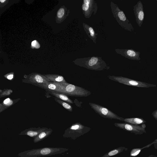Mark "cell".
I'll return each mask as SVG.
<instances>
[{
	"label": "cell",
	"instance_id": "1",
	"mask_svg": "<svg viewBox=\"0 0 157 157\" xmlns=\"http://www.w3.org/2000/svg\"><path fill=\"white\" fill-rule=\"evenodd\" d=\"M73 62L77 66L90 70L102 71L109 68L101 57L93 56L77 58Z\"/></svg>",
	"mask_w": 157,
	"mask_h": 157
},
{
	"label": "cell",
	"instance_id": "2",
	"mask_svg": "<svg viewBox=\"0 0 157 157\" xmlns=\"http://www.w3.org/2000/svg\"><path fill=\"white\" fill-rule=\"evenodd\" d=\"M68 150L63 147H44L21 152L17 156L20 157H41L61 154Z\"/></svg>",
	"mask_w": 157,
	"mask_h": 157
},
{
	"label": "cell",
	"instance_id": "3",
	"mask_svg": "<svg viewBox=\"0 0 157 157\" xmlns=\"http://www.w3.org/2000/svg\"><path fill=\"white\" fill-rule=\"evenodd\" d=\"M60 86L61 93L67 96L76 97H87L91 92L81 87L67 82H57Z\"/></svg>",
	"mask_w": 157,
	"mask_h": 157
},
{
	"label": "cell",
	"instance_id": "4",
	"mask_svg": "<svg viewBox=\"0 0 157 157\" xmlns=\"http://www.w3.org/2000/svg\"><path fill=\"white\" fill-rule=\"evenodd\" d=\"M110 6L113 16L119 25L127 31L133 32L134 28L124 12L113 2H111Z\"/></svg>",
	"mask_w": 157,
	"mask_h": 157
},
{
	"label": "cell",
	"instance_id": "5",
	"mask_svg": "<svg viewBox=\"0 0 157 157\" xmlns=\"http://www.w3.org/2000/svg\"><path fill=\"white\" fill-rule=\"evenodd\" d=\"M90 129V128L85 126L80 123H76L65 131L63 136L75 139L87 132Z\"/></svg>",
	"mask_w": 157,
	"mask_h": 157
},
{
	"label": "cell",
	"instance_id": "6",
	"mask_svg": "<svg viewBox=\"0 0 157 157\" xmlns=\"http://www.w3.org/2000/svg\"><path fill=\"white\" fill-rule=\"evenodd\" d=\"M108 77L112 80L129 86L146 88L156 87L157 86L156 85L137 81L122 76L109 75Z\"/></svg>",
	"mask_w": 157,
	"mask_h": 157
},
{
	"label": "cell",
	"instance_id": "7",
	"mask_svg": "<svg viewBox=\"0 0 157 157\" xmlns=\"http://www.w3.org/2000/svg\"><path fill=\"white\" fill-rule=\"evenodd\" d=\"M89 104L91 108L102 117L124 121V118L118 116L105 107L91 102H90Z\"/></svg>",
	"mask_w": 157,
	"mask_h": 157
},
{
	"label": "cell",
	"instance_id": "8",
	"mask_svg": "<svg viewBox=\"0 0 157 157\" xmlns=\"http://www.w3.org/2000/svg\"><path fill=\"white\" fill-rule=\"evenodd\" d=\"M82 9L85 17L89 18L92 13L94 15L96 13L97 4L94 0H84L82 5Z\"/></svg>",
	"mask_w": 157,
	"mask_h": 157
},
{
	"label": "cell",
	"instance_id": "9",
	"mask_svg": "<svg viewBox=\"0 0 157 157\" xmlns=\"http://www.w3.org/2000/svg\"><path fill=\"white\" fill-rule=\"evenodd\" d=\"M22 82L25 83L36 84L46 83L50 81L44 75L37 73H33L27 75L25 79H22Z\"/></svg>",
	"mask_w": 157,
	"mask_h": 157
},
{
	"label": "cell",
	"instance_id": "10",
	"mask_svg": "<svg viewBox=\"0 0 157 157\" xmlns=\"http://www.w3.org/2000/svg\"><path fill=\"white\" fill-rule=\"evenodd\" d=\"M114 125L116 127L124 130L133 132H140L145 131V125L144 124L141 126L128 123H115Z\"/></svg>",
	"mask_w": 157,
	"mask_h": 157
},
{
	"label": "cell",
	"instance_id": "11",
	"mask_svg": "<svg viewBox=\"0 0 157 157\" xmlns=\"http://www.w3.org/2000/svg\"><path fill=\"white\" fill-rule=\"evenodd\" d=\"M115 52L129 59L139 60L140 59V52L133 49H116Z\"/></svg>",
	"mask_w": 157,
	"mask_h": 157
},
{
	"label": "cell",
	"instance_id": "12",
	"mask_svg": "<svg viewBox=\"0 0 157 157\" xmlns=\"http://www.w3.org/2000/svg\"><path fill=\"white\" fill-rule=\"evenodd\" d=\"M136 22L140 27L141 26L144 19V13L143 4L140 1H138L133 8Z\"/></svg>",
	"mask_w": 157,
	"mask_h": 157
},
{
	"label": "cell",
	"instance_id": "13",
	"mask_svg": "<svg viewBox=\"0 0 157 157\" xmlns=\"http://www.w3.org/2000/svg\"><path fill=\"white\" fill-rule=\"evenodd\" d=\"M34 85L49 91L61 93L60 87L57 82H50L46 83L36 84Z\"/></svg>",
	"mask_w": 157,
	"mask_h": 157
},
{
	"label": "cell",
	"instance_id": "14",
	"mask_svg": "<svg viewBox=\"0 0 157 157\" xmlns=\"http://www.w3.org/2000/svg\"><path fill=\"white\" fill-rule=\"evenodd\" d=\"M48 129L47 128H31L21 132L19 135H26L34 138L40 132Z\"/></svg>",
	"mask_w": 157,
	"mask_h": 157
},
{
	"label": "cell",
	"instance_id": "15",
	"mask_svg": "<svg viewBox=\"0 0 157 157\" xmlns=\"http://www.w3.org/2000/svg\"><path fill=\"white\" fill-rule=\"evenodd\" d=\"M70 13L69 10H67L64 6H61L58 10L56 19V21L58 23H60L66 18Z\"/></svg>",
	"mask_w": 157,
	"mask_h": 157
},
{
	"label": "cell",
	"instance_id": "16",
	"mask_svg": "<svg viewBox=\"0 0 157 157\" xmlns=\"http://www.w3.org/2000/svg\"><path fill=\"white\" fill-rule=\"evenodd\" d=\"M82 25L84 29L88 36L96 44L97 42V35L98 34L95 33L93 28L84 22L82 23Z\"/></svg>",
	"mask_w": 157,
	"mask_h": 157
},
{
	"label": "cell",
	"instance_id": "17",
	"mask_svg": "<svg viewBox=\"0 0 157 157\" xmlns=\"http://www.w3.org/2000/svg\"><path fill=\"white\" fill-rule=\"evenodd\" d=\"M52 131V129L50 128H48L43 131L36 137L33 138V142L36 143L44 140L50 135Z\"/></svg>",
	"mask_w": 157,
	"mask_h": 157
},
{
	"label": "cell",
	"instance_id": "18",
	"mask_svg": "<svg viewBox=\"0 0 157 157\" xmlns=\"http://www.w3.org/2000/svg\"><path fill=\"white\" fill-rule=\"evenodd\" d=\"M44 75L50 82H67L63 76L58 75L48 74L45 75Z\"/></svg>",
	"mask_w": 157,
	"mask_h": 157
},
{
	"label": "cell",
	"instance_id": "19",
	"mask_svg": "<svg viewBox=\"0 0 157 157\" xmlns=\"http://www.w3.org/2000/svg\"><path fill=\"white\" fill-rule=\"evenodd\" d=\"M48 92L51 95L58 99H60L71 104L74 103L65 94L54 92L48 91Z\"/></svg>",
	"mask_w": 157,
	"mask_h": 157
},
{
	"label": "cell",
	"instance_id": "20",
	"mask_svg": "<svg viewBox=\"0 0 157 157\" xmlns=\"http://www.w3.org/2000/svg\"><path fill=\"white\" fill-rule=\"evenodd\" d=\"M124 121L128 123L135 125L143 124L146 122V121L143 118L139 117L124 118Z\"/></svg>",
	"mask_w": 157,
	"mask_h": 157
},
{
	"label": "cell",
	"instance_id": "21",
	"mask_svg": "<svg viewBox=\"0 0 157 157\" xmlns=\"http://www.w3.org/2000/svg\"><path fill=\"white\" fill-rule=\"evenodd\" d=\"M55 100L59 104L62 105L66 109L70 112L72 111V107L71 105L69 104L59 100L56 98H54Z\"/></svg>",
	"mask_w": 157,
	"mask_h": 157
},
{
	"label": "cell",
	"instance_id": "22",
	"mask_svg": "<svg viewBox=\"0 0 157 157\" xmlns=\"http://www.w3.org/2000/svg\"><path fill=\"white\" fill-rule=\"evenodd\" d=\"M124 149L123 147H120L114 149L105 154L101 157H109L116 155L121 152Z\"/></svg>",
	"mask_w": 157,
	"mask_h": 157
},
{
	"label": "cell",
	"instance_id": "23",
	"mask_svg": "<svg viewBox=\"0 0 157 157\" xmlns=\"http://www.w3.org/2000/svg\"><path fill=\"white\" fill-rule=\"evenodd\" d=\"M13 101L9 98H7L4 100L3 102V105L6 107H9L12 105Z\"/></svg>",
	"mask_w": 157,
	"mask_h": 157
},
{
	"label": "cell",
	"instance_id": "24",
	"mask_svg": "<svg viewBox=\"0 0 157 157\" xmlns=\"http://www.w3.org/2000/svg\"><path fill=\"white\" fill-rule=\"evenodd\" d=\"M40 44L36 40H34L31 43V48H40Z\"/></svg>",
	"mask_w": 157,
	"mask_h": 157
},
{
	"label": "cell",
	"instance_id": "25",
	"mask_svg": "<svg viewBox=\"0 0 157 157\" xmlns=\"http://www.w3.org/2000/svg\"><path fill=\"white\" fill-rule=\"evenodd\" d=\"M11 91V90L8 89L3 92L2 94H1L0 97L2 96L1 97H2L4 96L10 95L11 94V93L12 92V91Z\"/></svg>",
	"mask_w": 157,
	"mask_h": 157
},
{
	"label": "cell",
	"instance_id": "26",
	"mask_svg": "<svg viewBox=\"0 0 157 157\" xmlns=\"http://www.w3.org/2000/svg\"><path fill=\"white\" fill-rule=\"evenodd\" d=\"M140 149H134L132 150L131 152V156H136L140 152Z\"/></svg>",
	"mask_w": 157,
	"mask_h": 157
},
{
	"label": "cell",
	"instance_id": "27",
	"mask_svg": "<svg viewBox=\"0 0 157 157\" xmlns=\"http://www.w3.org/2000/svg\"><path fill=\"white\" fill-rule=\"evenodd\" d=\"M14 74L11 72L5 75L4 76L9 80H12L13 78Z\"/></svg>",
	"mask_w": 157,
	"mask_h": 157
},
{
	"label": "cell",
	"instance_id": "28",
	"mask_svg": "<svg viewBox=\"0 0 157 157\" xmlns=\"http://www.w3.org/2000/svg\"><path fill=\"white\" fill-rule=\"evenodd\" d=\"M152 115L156 120H157V109L152 112Z\"/></svg>",
	"mask_w": 157,
	"mask_h": 157
},
{
	"label": "cell",
	"instance_id": "29",
	"mask_svg": "<svg viewBox=\"0 0 157 157\" xmlns=\"http://www.w3.org/2000/svg\"><path fill=\"white\" fill-rule=\"evenodd\" d=\"M6 0H0V1L1 2V3H3L4 2H6Z\"/></svg>",
	"mask_w": 157,
	"mask_h": 157
},
{
	"label": "cell",
	"instance_id": "30",
	"mask_svg": "<svg viewBox=\"0 0 157 157\" xmlns=\"http://www.w3.org/2000/svg\"></svg>",
	"mask_w": 157,
	"mask_h": 157
},
{
	"label": "cell",
	"instance_id": "31",
	"mask_svg": "<svg viewBox=\"0 0 157 157\" xmlns=\"http://www.w3.org/2000/svg\"></svg>",
	"mask_w": 157,
	"mask_h": 157
}]
</instances>
